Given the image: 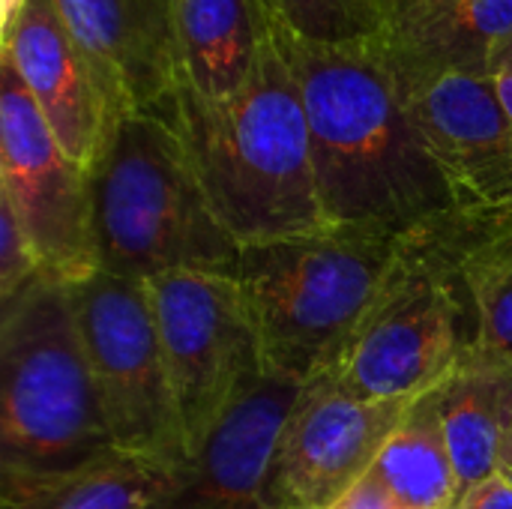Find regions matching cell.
Instances as JSON below:
<instances>
[{
    "label": "cell",
    "mask_w": 512,
    "mask_h": 509,
    "mask_svg": "<svg viewBox=\"0 0 512 509\" xmlns=\"http://www.w3.org/2000/svg\"><path fill=\"white\" fill-rule=\"evenodd\" d=\"M171 375L189 459L264 372L258 333L231 273H162L144 282Z\"/></svg>",
    "instance_id": "8"
},
{
    "label": "cell",
    "mask_w": 512,
    "mask_h": 509,
    "mask_svg": "<svg viewBox=\"0 0 512 509\" xmlns=\"http://www.w3.org/2000/svg\"><path fill=\"white\" fill-rule=\"evenodd\" d=\"M501 72H512V39H507L492 57V75H501Z\"/></svg>",
    "instance_id": "26"
},
{
    "label": "cell",
    "mask_w": 512,
    "mask_h": 509,
    "mask_svg": "<svg viewBox=\"0 0 512 509\" xmlns=\"http://www.w3.org/2000/svg\"><path fill=\"white\" fill-rule=\"evenodd\" d=\"M495 84H498V93H501L504 108H507V114H510V120H512V72H501V75H495Z\"/></svg>",
    "instance_id": "28"
},
{
    "label": "cell",
    "mask_w": 512,
    "mask_h": 509,
    "mask_svg": "<svg viewBox=\"0 0 512 509\" xmlns=\"http://www.w3.org/2000/svg\"><path fill=\"white\" fill-rule=\"evenodd\" d=\"M0 57L15 66L63 153L90 177L126 117L120 120L108 105L57 0H27L12 27L0 33Z\"/></svg>",
    "instance_id": "14"
},
{
    "label": "cell",
    "mask_w": 512,
    "mask_h": 509,
    "mask_svg": "<svg viewBox=\"0 0 512 509\" xmlns=\"http://www.w3.org/2000/svg\"><path fill=\"white\" fill-rule=\"evenodd\" d=\"M57 12L120 120L156 111L180 84L177 0H57Z\"/></svg>",
    "instance_id": "12"
},
{
    "label": "cell",
    "mask_w": 512,
    "mask_h": 509,
    "mask_svg": "<svg viewBox=\"0 0 512 509\" xmlns=\"http://www.w3.org/2000/svg\"><path fill=\"white\" fill-rule=\"evenodd\" d=\"M150 114L171 126L207 204L240 249L336 228L321 204L303 96L273 12L243 87L207 99L180 78Z\"/></svg>",
    "instance_id": "2"
},
{
    "label": "cell",
    "mask_w": 512,
    "mask_h": 509,
    "mask_svg": "<svg viewBox=\"0 0 512 509\" xmlns=\"http://www.w3.org/2000/svg\"><path fill=\"white\" fill-rule=\"evenodd\" d=\"M333 509H396L390 504V498H387V492L381 489V483L372 477V471L336 504Z\"/></svg>",
    "instance_id": "24"
},
{
    "label": "cell",
    "mask_w": 512,
    "mask_h": 509,
    "mask_svg": "<svg viewBox=\"0 0 512 509\" xmlns=\"http://www.w3.org/2000/svg\"><path fill=\"white\" fill-rule=\"evenodd\" d=\"M174 468L108 450L48 477H0V509H153Z\"/></svg>",
    "instance_id": "18"
},
{
    "label": "cell",
    "mask_w": 512,
    "mask_h": 509,
    "mask_svg": "<svg viewBox=\"0 0 512 509\" xmlns=\"http://www.w3.org/2000/svg\"><path fill=\"white\" fill-rule=\"evenodd\" d=\"M498 474H504L512 483V423L504 435V444H501V459H498Z\"/></svg>",
    "instance_id": "27"
},
{
    "label": "cell",
    "mask_w": 512,
    "mask_h": 509,
    "mask_svg": "<svg viewBox=\"0 0 512 509\" xmlns=\"http://www.w3.org/2000/svg\"><path fill=\"white\" fill-rule=\"evenodd\" d=\"M24 3L27 0H0V33L12 27V21L18 18V12H21Z\"/></svg>",
    "instance_id": "25"
},
{
    "label": "cell",
    "mask_w": 512,
    "mask_h": 509,
    "mask_svg": "<svg viewBox=\"0 0 512 509\" xmlns=\"http://www.w3.org/2000/svg\"><path fill=\"white\" fill-rule=\"evenodd\" d=\"M483 213L456 207L414 225L375 306L321 375L360 399L423 396L438 387L477 342L462 258Z\"/></svg>",
    "instance_id": "4"
},
{
    "label": "cell",
    "mask_w": 512,
    "mask_h": 509,
    "mask_svg": "<svg viewBox=\"0 0 512 509\" xmlns=\"http://www.w3.org/2000/svg\"><path fill=\"white\" fill-rule=\"evenodd\" d=\"M279 30L300 84L327 219L336 228L402 234L456 210L375 42H312Z\"/></svg>",
    "instance_id": "1"
},
{
    "label": "cell",
    "mask_w": 512,
    "mask_h": 509,
    "mask_svg": "<svg viewBox=\"0 0 512 509\" xmlns=\"http://www.w3.org/2000/svg\"><path fill=\"white\" fill-rule=\"evenodd\" d=\"M372 477L396 509H453L462 483L447 444L438 387L417 399L381 450Z\"/></svg>",
    "instance_id": "19"
},
{
    "label": "cell",
    "mask_w": 512,
    "mask_h": 509,
    "mask_svg": "<svg viewBox=\"0 0 512 509\" xmlns=\"http://www.w3.org/2000/svg\"><path fill=\"white\" fill-rule=\"evenodd\" d=\"M393 84L456 204L512 210V120L495 75L438 72Z\"/></svg>",
    "instance_id": "11"
},
{
    "label": "cell",
    "mask_w": 512,
    "mask_h": 509,
    "mask_svg": "<svg viewBox=\"0 0 512 509\" xmlns=\"http://www.w3.org/2000/svg\"><path fill=\"white\" fill-rule=\"evenodd\" d=\"M477 342L512 360V210H486L462 258Z\"/></svg>",
    "instance_id": "20"
},
{
    "label": "cell",
    "mask_w": 512,
    "mask_h": 509,
    "mask_svg": "<svg viewBox=\"0 0 512 509\" xmlns=\"http://www.w3.org/2000/svg\"><path fill=\"white\" fill-rule=\"evenodd\" d=\"M453 509H512V483L504 474H492L483 483L465 489Z\"/></svg>",
    "instance_id": "23"
},
{
    "label": "cell",
    "mask_w": 512,
    "mask_h": 509,
    "mask_svg": "<svg viewBox=\"0 0 512 509\" xmlns=\"http://www.w3.org/2000/svg\"><path fill=\"white\" fill-rule=\"evenodd\" d=\"M438 405L462 492L498 474L512 423V360L471 342L438 384Z\"/></svg>",
    "instance_id": "16"
},
{
    "label": "cell",
    "mask_w": 512,
    "mask_h": 509,
    "mask_svg": "<svg viewBox=\"0 0 512 509\" xmlns=\"http://www.w3.org/2000/svg\"><path fill=\"white\" fill-rule=\"evenodd\" d=\"M405 234L333 228L243 246L234 276L264 369L300 384L327 372L375 306Z\"/></svg>",
    "instance_id": "3"
},
{
    "label": "cell",
    "mask_w": 512,
    "mask_h": 509,
    "mask_svg": "<svg viewBox=\"0 0 512 509\" xmlns=\"http://www.w3.org/2000/svg\"><path fill=\"white\" fill-rule=\"evenodd\" d=\"M303 387L264 369L237 396L198 456L171 471L153 509H270L273 453Z\"/></svg>",
    "instance_id": "13"
},
{
    "label": "cell",
    "mask_w": 512,
    "mask_h": 509,
    "mask_svg": "<svg viewBox=\"0 0 512 509\" xmlns=\"http://www.w3.org/2000/svg\"><path fill=\"white\" fill-rule=\"evenodd\" d=\"M117 450L66 285L0 309V477H48Z\"/></svg>",
    "instance_id": "5"
},
{
    "label": "cell",
    "mask_w": 512,
    "mask_h": 509,
    "mask_svg": "<svg viewBox=\"0 0 512 509\" xmlns=\"http://www.w3.org/2000/svg\"><path fill=\"white\" fill-rule=\"evenodd\" d=\"M99 270L150 282L162 273H237L240 246L207 204L177 135L159 114H129L90 171Z\"/></svg>",
    "instance_id": "6"
},
{
    "label": "cell",
    "mask_w": 512,
    "mask_h": 509,
    "mask_svg": "<svg viewBox=\"0 0 512 509\" xmlns=\"http://www.w3.org/2000/svg\"><path fill=\"white\" fill-rule=\"evenodd\" d=\"M36 279H42L39 258L27 243L21 225L15 222L12 210L0 204V303H12Z\"/></svg>",
    "instance_id": "22"
},
{
    "label": "cell",
    "mask_w": 512,
    "mask_h": 509,
    "mask_svg": "<svg viewBox=\"0 0 512 509\" xmlns=\"http://www.w3.org/2000/svg\"><path fill=\"white\" fill-rule=\"evenodd\" d=\"M0 204L12 210L45 279L72 288L99 273L90 177L63 153L6 57H0Z\"/></svg>",
    "instance_id": "9"
},
{
    "label": "cell",
    "mask_w": 512,
    "mask_h": 509,
    "mask_svg": "<svg viewBox=\"0 0 512 509\" xmlns=\"http://www.w3.org/2000/svg\"><path fill=\"white\" fill-rule=\"evenodd\" d=\"M177 21L183 81L207 99H222L255 69L270 9L264 0H177Z\"/></svg>",
    "instance_id": "17"
},
{
    "label": "cell",
    "mask_w": 512,
    "mask_h": 509,
    "mask_svg": "<svg viewBox=\"0 0 512 509\" xmlns=\"http://www.w3.org/2000/svg\"><path fill=\"white\" fill-rule=\"evenodd\" d=\"M417 399H360L330 375L312 378L273 453L267 480L270 509L336 507L375 468Z\"/></svg>",
    "instance_id": "10"
},
{
    "label": "cell",
    "mask_w": 512,
    "mask_h": 509,
    "mask_svg": "<svg viewBox=\"0 0 512 509\" xmlns=\"http://www.w3.org/2000/svg\"><path fill=\"white\" fill-rule=\"evenodd\" d=\"M512 39V0H387L372 39L393 78L438 72L492 75Z\"/></svg>",
    "instance_id": "15"
},
{
    "label": "cell",
    "mask_w": 512,
    "mask_h": 509,
    "mask_svg": "<svg viewBox=\"0 0 512 509\" xmlns=\"http://www.w3.org/2000/svg\"><path fill=\"white\" fill-rule=\"evenodd\" d=\"M69 297L114 447L183 468L189 453L147 285L99 270Z\"/></svg>",
    "instance_id": "7"
},
{
    "label": "cell",
    "mask_w": 512,
    "mask_h": 509,
    "mask_svg": "<svg viewBox=\"0 0 512 509\" xmlns=\"http://www.w3.org/2000/svg\"><path fill=\"white\" fill-rule=\"evenodd\" d=\"M273 18L300 39L363 42L375 39L387 0H264Z\"/></svg>",
    "instance_id": "21"
}]
</instances>
